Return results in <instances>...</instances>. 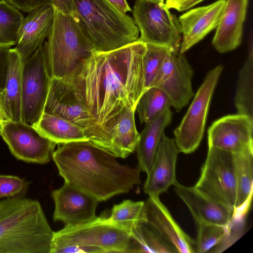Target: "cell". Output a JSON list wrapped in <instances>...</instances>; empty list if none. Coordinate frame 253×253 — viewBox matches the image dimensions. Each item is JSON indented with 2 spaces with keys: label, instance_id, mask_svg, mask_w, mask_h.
Listing matches in <instances>:
<instances>
[{
  "label": "cell",
  "instance_id": "obj_15",
  "mask_svg": "<svg viewBox=\"0 0 253 253\" xmlns=\"http://www.w3.org/2000/svg\"><path fill=\"white\" fill-rule=\"evenodd\" d=\"M141 219L176 253H195V241L179 227L159 197L144 201Z\"/></svg>",
  "mask_w": 253,
  "mask_h": 253
},
{
  "label": "cell",
  "instance_id": "obj_39",
  "mask_svg": "<svg viewBox=\"0 0 253 253\" xmlns=\"http://www.w3.org/2000/svg\"><path fill=\"white\" fill-rule=\"evenodd\" d=\"M189 0H166V5L169 8L178 10L179 7Z\"/></svg>",
  "mask_w": 253,
  "mask_h": 253
},
{
  "label": "cell",
  "instance_id": "obj_28",
  "mask_svg": "<svg viewBox=\"0 0 253 253\" xmlns=\"http://www.w3.org/2000/svg\"><path fill=\"white\" fill-rule=\"evenodd\" d=\"M235 106L238 114L253 120V50L251 40L247 58L239 74Z\"/></svg>",
  "mask_w": 253,
  "mask_h": 253
},
{
  "label": "cell",
  "instance_id": "obj_21",
  "mask_svg": "<svg viewBox=\"0 0 253 253\" xmlns=\"http://www.w3.org/2000/svg\"><path fill=\"white\" fill-rule=\"evenodd\" d=\"M248 0H226L212 43L219 53L235 49L241 43Z\"/></svg>",
  "mask_w": 253,
  "mask_h": 253
},
{
  "label": "cell",
  "instance_id": "obj_14",
  "mask_svg": "<svg viewBox=\"0 0 253 253\" xmlns=\"http://www.w3.org/2000/svg\"><path fill=\"white\" fill-rule=\"evenodd\" d=\"M253 120L229 115L214 122L208 130V146L233 153L253 151Z\"/></svg>",
  "mask_w": 253,
  "mask_h": 253
},
{
  "label": "cell",
  "instance_id": "obj_36",
  "mask_svg": "<svg viewBox=\"0 0 253 253\" xmlns=\"http://www.w3.org/2000/svg\"><path fill=\"white\" fill-rule=\"evenodd\" d=\"M19 10L28 12L40 6L50 4V0H5Z\"/></svg>",
  "mask_w": 253,
  "mask_h": 253
},
{
  "label": "cell",
  "instance_id": "obj_24",
  "mask_svg": "<svg viewBox=\"0 0 253 253\" xmlns=\"http://www.w3.org/2000/svg\"><path fill=\"white\" fill-rule=\"evenodd\" d=\"M22 59L14 48H10L6 84L0 94L5 120L22 121Z\"/></svg>",
  "mask_w": 253,
  "mask_h": 253
},
{
  "label": "cell",
  "instance_id": "obj_1",
  "mask_svg": "<svg viewBox=\"0 0 253 253\" xmlns=\"http://www.w3.org/2000/svg\"><path fill=\"white\" fill-rule=\"evenodd\" d=\"M146 43L136 41L107 52L93 51L66 81L99 130V146L110 128L127 110L135 111L145 91L143 57Z\"/></svg>",
  "mask_w": 253,
  "mask_h": 253
},
{
  "label": "cell",
  "instance_id": "obj_26",
  "mask_svg": "<svg viewBox=\"0 0 253 253\" xmlns=\"http://www.w3.org/2000/svg\"><path fill=\"white\" fill-rule=\"evenodd\" d=\"M34 127L56 144L88 140L81 126L58 116L43 112Z\"/></svg>",
  "mask_w": 253,
  "mask_h": 253
},
{
  "label": "cell",
  "instance_id": "obj_10",
  "mask_svg": "<svg viewBox=\"0 0 253 253\" xmlns=\"http://www.w3.org/2000/svg\"><path fill=\"white\" fill-rule=\"evenodd\" d=\"M51 79L42 45L22 59V121L24 122L33 126L41 117Z\"/></svg>",
  "mask_w": 253,
  "mask_h": 253
},
{
  "label": "cell",
  "instance_id": "obj_12",
  "mask_svg": "<svg viewBox=\"0 0 253 253\" xmlns=\"http://www.w3.org/2000/svg\"><path fill=\"white\" fill-rule=\"evenodd\" d=\"M43 112L62 117L82 127L88 140L94 143L100 130L72 84L66 80L51 78Z\"/></svg>",
  "mask_w": 253,
  "mask_h": 253
},
{
  "label": "cell",
  "instance_id": "obj_6",
  "mask_svg": "<svg viewBox=\"0 0 253 253\" xmlns=\"http://www.w3.org/2000/svg\"><path fill=\"white\" fill-rule=\"evenodd\" d=\"M54 10L51 30L43 45L46 66L51 78L67 80L94 50L73 15Z\"/></svg>",
  "mask_w": 253,
  "mask_h": 253
},
{
  "label": "cell",
  "instance_id": "obj_37",
  "mask_svg": "<svg viewBox=\"0 0 253 253\" xmlns=\"http://www.w3.org/2000/svg\"><path fill=\"white\" fill-rule=\"evenodd\" d=\"M54 9L65 14L73 15V0H50Z\"/></svg>",
  "mask_w": 253,
  "mask_h": 253
},
{
  "label": "cell",
  "instance_id": "obj_13",
  "mask_svg": "<svg viewBox=\"0 0 253 253\" xmlns=\"http://www.w3.org/2000/svg\"><path fill=\"white\" fill-rule=\"evenodd\" d=\"M194 71L183 53L170 50L154 82L153 86L162 90L171 106L180 111L194 95L192 86Z\"/></svg>",
  "mask_w": 253,
  "mask_h": 253
},
{
  "label": "cell",
  "instance_id": "obj_8",
  "mask_svg": "<svg viewBox=\"0 0 253 253\" xmlns=\"http://www.w3.org/2000/svg\"><path fill=\"white\" fill-rule=\"evenodd\" d=\"M194 186L205 195L234 211L236 199L234 153L208 146L206 160Z\"/></svg>",
  "mask_w": 253,
  "mask_h": 253
},
{
  "label": "cell",
  "instance_id": "obj_41",
  "mask_svg": "<svg viewBox=\"0 0 253 253\" xmlns=\"http://www.w3.org/2000/svg\"><path fill=\"white\" fill-rule=\"evenodd\" d=\"M5 120L4 113L1 104L0 103V125Z\"/></svg>",
  "mask_w": 253,
  "mask_h": 253
},
{
  "label": "cell",
  "instance_id": "obj_29",
  "mask_svg": "<svg viewBox=\"0 0 253 253\" xmlns=\"http://www.w3.org/2000/svg\"><path fill=\"white\" fill-rule=\"evenodd\" d=\"M171 106L167 95L157 87L152 86L146 89L136 104V110L141 123H146L163 110Z\"/></svg>",
  "mask_w": 253,
  "mask_h": 253
},
{
  "label": "cell",
  "instance_id": "obj_11",
  "mask_svg": "<svg viewBox=\"0 0 253 253\" xmlns=\"http://www.w3.org/2000/svg\"><path fill=\"white\" fill-rule=\"evenodd\" d=\"M0 135L17 159L28 163H48L56 144L22 121L5 120L0 125Z\"/></svg>",
  "mask_w": 253,
  "mask_h": 253
},
{
  "label": "cell",
  "instance_id": "obj_3",
  "mask_svg": "<svg viewBox=\"0 0 253 253\" xmlns=\"http://www.w3.org/2000/svg\"><path fill=\"white\" fill-rule=\"evenodd\" d=\"M53 233L38 200L0 201V253H50Z\"/></svg>",
  "mask_w": 253,
  "mask_h": 253
},
{
  "label": "cell",
  "instance_id": "obj_33",
  "mask_svg": "<svg viewBox=\"0 0 253 253\" xmlns=\"http://www.w3.org/2000/svg\"><path fill=\"white\" fill-rule=\"evenodd\" d=\"M196 223L198 234L195 241V253L208 252L218 244L229 231V225L225 226L207 222Z\"/></svg>",
  "mask_w": 253,
  "mask_h": 253
},
{
  "label": "cell",
  "instance_id": "obj_23",
  "mask_svg": "<svg viewBox=\"0 0 253 253\" xmlns=\"http://www.w3.org/2000/svg\"><path fill=\"white\" fill-rule=\"evenodd\" d=\"M172 113L170 108L163 110L145 126L140 133L135 151L138 166L147 174L151 169L155 156L166 127L172 121Z\"/></svg>",
  "mask_w": 253,
  "mask_h": 253
},
{
  "label": "cell",
  "instance_id": "obj_9",
  "mask_svg": "<svg viewBox=\"0 0 253 253\" xmlns=\"http://www.w3.org/2000/svg\"><path fill=\"white\" fill-rule=\"evenodd\" d=\"M222 68L219 65L207 73L181 122L174 130L175 142L179 152L191 153L199 146L211 97Z\"/></svg>",
  "mask_w": 253,
  "mask_h": 253
},
{
  "label": "cell",
  "instance_id": "obj_5",
  "mask_svg": "<svg viewBox=\"0 0 253 253\" xmlns=\"http://www.w3.org/2000/svg\"><path fill=\"white\" fill-rule=\"evenodd\" d=\"M129 241L128 231L108 218L97 217L53 231L50 253H128Z\"/></svg>",
  "mask_w": 253,
  "mask_h": 253
},
{
  "label": "cell",
  "instance_id": "obj_35",
  "mask_svg": "<svg viewBox=\"0 0 253 253\" xmlns=\"http://www.w3.org/2000/svg\"><path fill=\"white\" fill-rule=\"evenodd\" d=\"M10 46H4L0 50V94L3 91L8 73Z\"/></svg>",
  "mask_w": 253,
  "mask_h": 253
},
{
  "label": "cell",
  "instance_id": "obj_27",
  "mask_svg": "<svg viewBox=\"0 0 253 253\" xmlns=\"http://www.w3.org/2000/svg\"><path fill=\"white\" fill-rule=\"evenodd\" d=\"M175 253L176 252L140 217L130 232L128 253Z\"/></svg>",
  "mask_w": 253,
  "mask_h": 253
},
{
  "label": "cell",
  "instance_id": "obj_19",
  "mask_svg": "<svg viewBox=\"0 0 253 253\" xmlns=\"http://www.w3.org/2000/svg\"><path fill=\"white\" fill-rule=\"evenodd\" d=\"M54 12L51 4H45L32 9L24 17L14 48L22 59L28 57L43 45L50 33Z\"/></svg>",
  "mask_w": 253,
  "mask_h": 253
},
{
  "label": "cell",
  "instance_id": "obj_31",
  "mask_svg": "<svg viewBox=\"0 0 253 253\" xmlns=\"http://www.w3.org/2000/svg\"><path fill=\"white\" fill-rule=\"evenodd\" d=\"M144 204V201L125 200L113 206L108 219L130 233L142 215Z\"/></svg>",
  "mask_w": 253,
  "mask_h": 253
},
{
  "label": "cell",
  "instance_id": "obj_17",
  "mask_svg": "<svg viewBox=\"0 0 253 253\" xmlns=\"http://www.w3.org/2000/svg\"><path fill=\"white\" fill-rule=\"evenodd\" d=\"M179 151L174 139L163 134L143 187L149 196L159 197L177 181L176 164Z\"/></svg>",
  "mask_w": 253,
  "mask_h": 253
},
{
  "label": "cell",
  "instance_id": "obj_16",
  "mask_svg": "<svg viewBox=\"0 0 253 253\" xmlns=\"http://www.w3.org/2000/svg\"><path fill=\"white\" fill-rule=\"evenodd\" d=\"M54 203L53 219L65 225L91 221L97 216L96 209L99 202L91 196L65 183L51 193Z\"/></svg>",
  "mask_w": 253,
  "mask_h": 253
},
{
  "label": "cell",
  "instance_id": "obj_20",
  "mask_svg": "<svg viewBox=\"0 0 253 253\" xmlns=\"http://www.w3.org/2000/svg\"><path fill=\"white\" fill-rule=\"evenodd\" d=\"M174 192L186 205L196 222H207L228 226L233 210L209 198L194 186H186L177 181Z\"/></svg>",
  "mask_w": 253,
  "mask_h": 253
},
{
  "label": "cell",
  "instance_id": "obj_32",
  "mask_svg": "<svg viewBox=\"0 0 253 253\" xmlns=\"http://www.w3.org/2000/svg\"><path fill=\"white\" fill-rule=\"evenodd\" d=\"M143 57V72L145 90L153 86L154 82L170 50L168 47L146 44Z\"/></svg>",
  "mask_w": 253,
  "mask_h": 253
},
{
  "label": "cell",
  "instance_id": "obj_34",
  "mask_svg": "<svg viewBox=\"0 0 253 253\" xmlns=\"http://www.w3.org/2000/svg\"><path fill=\"white\" fill-rule=\"evenodd\" d=\"M30 182L24 178L11 175L0 174V199L24 197Z\"/></svg>",
  "mask_w": 253,
  "mask_h": 253
},
{
  "label": "cell",
  "instance_id": "obj_40",
  "mask_svg": "<svg viewBox=\"0 0 253 253\" xmlns=\"http://www.w3.org/2000/svg\"><path fill=\"white\" fill-rule=\"evenodd\" d=\"M204 0H189L182 4L178 9V11H182L188 9Z\"/></svg>",
  "mask_w": 253,
  "mask_h": 253
},
{
  "label": "cell",
  "instance_id": "obj_2",
  "mask_svg": "<svg viewBox=\"0 0 253 253\" xmlns=\"http://www.w3.org/2000/svg\"><path fill=\"white\" fill-rule=\"evenodd\" d=\"M116 157L89 140L63 144L51 158L68 184L99 202L127 193L141 184V169L120 164Z\"/></svg>",
  "mask_w": 253,
  "mask_h": 253
},
{
  "label": "cell",
  "instance_id": "obj_43",
  "mask_svg": "<svg viewBox=\"0 0 253 253\" xmlns=\"http://www.w3.org/2000/svg\"><path fill=\"white\" fill-rule=\"evenodd\" d=\"M160 0V1H164V0Z\"/></svg>",
  "mask_w": 253,
  "mask_h": 253
},
{
  "label": "cell",
  "instance_id": "obj_38",
  "mask_svg": "<svg viewBox=\"0 0 253 253\" xmlns=\"http://www.w3.org/2000/svg\"><path fill=\"white\" fill-rule=\"evenodd\" d=\"M118 9L124 13L131 11V9L126 0H107Z\"/></svg>",
  "mask_w": 253,
  "mask_h": 253
},
{
  "label": "cell",
  "instance_id": "obj_30",
  "mask_svg": "<svg viewBox=\"0 0 253 253\" xmlns=\"http://www.w3.org/2000/svg\"><path fill=\"white\" fill-rule=\"evenodd\" d=\"M24 18L20 10L5 0H0V46L15 45Z\"/></svg>",
  "mask_w": 253,
  "mask_h": 253
},
{
  "label": "cell",
  "instance_id": "obj_7",
  "mask_svg": "<svg viewBox=\"0 0 253 253\" xmlns=\"http://www.w3.org/2000/svg\"><path fill=\"white\" fill-rule=\"evenodd\" d=\"M133 15L140 32L138 41L179 51L182 39L180 26L178 18L170 12L164 1L136 0Z\"/></svg>",
  "mask_w": 253,
  "mask_h": 253
},
{
  "label": "cell",
  "instance_id": "obj_22",
  "mask_svg": "<svg viewBox=\"0 0 253 253\" xmlns=\"http://www.w3.org/2000/svg\"><path fill=\"white\" fill-rule=\"evenodd\" d=\"M134 112L128 110L125 112L110 128L98 147L122 159L133 153L140 136L135 126Z\"/></svg>",
  "mask_w": 253,
  "mask_h": 253
},
{
  "label": "cell",
  "instance_id": "obj_25",
  "mask_svg": "<svg viewBox=\"0 0 253 253\" xmlns=\"http://www.w3.org/2000/svg\"><path fill=\"white\" fill-rule=\"evenodd\" d=\"M236 199L233 217L241 218L249 209L253 193V151L234 153Z\"/></svg>",
  "mask_w": 253,
  "mask_h": 253
},
{
  "label": "cell",
  "instance_id": "obj_18",
  "mask_svg": "<svg viewBox=\"0 0 253 253\" xmlns=\"http://www.w3.org/2000/svg\"><path fill=\"white\" fill-rule=\"evenodd\" d=\"M226 0H218L209 5L192 9L178 18L181 31L179 49L183 53L216 29Z\"/></svg>",
  "mask_w": 253,
  "mask_h": 253
},
{
  "label": "cell",
  "instance_id": "obj_4",
  "mask_svg": "<svg viewBox=\"0 0 253 253\" xmlns=\"http://www.w3.org/2000/svg\"><path fill=\"white\" fill-rule=\"evenodd\" d=\"M73 15L97 52L112 51L138 41L134 20L107 0H73Z\"/></svg>",
  "mask_w": 253,
  "mask_h": 253
},
{
  "label": "cell",
  "instance_id": "obj_42",
  "mask_svg": "<svg viewBox=\"0 0 253 253\" xmlns=\"http://www.w3.org/2000/svg\"><path fill=\"white\" fill-rule=\"evenodd\" d=\"M3 46H0V50L2 48Z\"/></svg>",
  "mask_w": 253,
  "mask_h": 253
}]
</instances>
